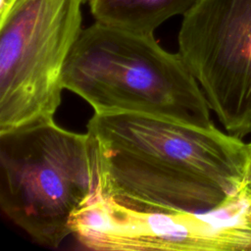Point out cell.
<instances>
[{"mask_svg":"<svg viewBox=\"0 0 251 251\" xmlns=\"http://www.w3.org/2000/svg\"><path fill=\"white\" fill-rule=\"evenodd\" d=\"M97 198L141 212H209L251 196L248 144L215 126L139 113L87 123Z\"/></svg>","mask_w":251,"mask_h":251,"instance_id":"1","label":"cell"},{"mask_svg":"<svg viewBox=\"0 0 251 251\" xmlns=\"http://www.w3.org/2000/svg\"><path fill=\"white\" fill-rule=\"evenodd\" d=\"M64 88L95 114L139 113L214 126L208 101L179 53L154 34L95 22L82 28L67 60Z\"/></svg>","mask_w":251,"mask_h":251,"instance_id":"2","label":"cell"},{"mask_svg":"<svg viewBox=\"0 0 251 251\" xmlns=\"http://www.w3.org/2000/svg\"><path fill=\"white\" fill-rule=\"evenodd\" d=\"M97 198L87 132L44 122L0 133V207L40 245L58 248L75 215Z\"/></svg>","mask_w":251,"mask_h":251,"instance_id":"3","label":"cell"},{"mask_svg":"<svg viewBox=\"0 0 251 251\" xmlns=\"http://www.w3.org/2000/svg\"><path fill=\"white\" fill-rule=\"evenodd\" d=\"M89 0H1L0 133L54 120Z\"/></svg>","mask_w":251,"mask_h":251,"instance_id":"4","label":"cell"},{"mask_svg":"<svg viewBox=\"0 0 251 251\" xmlns=\"http://www.w3.org/2000/svg\"><path fill=\"white\" fill-rule=\"evenodd\" d=\"M177 43L225 129L250 134L251 0H198L183 15Z\"/></svg>","mask_w":251,"mask_h":251,"instance_id":"5","label":"cell"},{"mask_svg":"<svg viewBox=\"0 0 251 251\" xmlns=\"http://www.w3.org/2000/svg\"><path fill=\"white\" fill-rule=\"evenodd\" d=\"M241 203L209 212L152 213L96 198L73 219V234L92 250H246Z\"/></svg>","mask_w":251,"mask_h":251,"instance_id":"6","label":"cell"},{"mask_svg":"<svg viewBox=\"0 0 251 251\" xmlns=\"http://www.w3.org/2000/svg\"><path fill=\"white\" fill-rule=\"evenodd\" d=\"M198 0H89L90 13L104 25L154 34L164 22L184 15Z\"/></svg>","mask_w":251,"mask_h":251,"instance_id":"7","label":"cell"},{"mask_svg":"<svg viewBox=\"0 0 251 251\" xmlns=\"http://www.w3.org/2000/svg\"><path fill=\"white\" fill-rule=\"evenodd\" d=\"M239 227L247 241V250H251V201L240 213Z\"/></svg>","mask_w":251,"mask_h":251,"instance_id":"8","label":"cell"},{"mask_svg":"<svg viewBox=\"0 0 251 251\" xmlns=\"http://www.w3.org/2000/svg\"><path fill=\"white\" fill-rule=\"evenodd\" d=\"M246 183L251 188V143L248 144V161L246 169Z\"/></svg>","mask_w":251,"mask_h":251,"instance_id":"9","label":"cell"}]
</instances>
